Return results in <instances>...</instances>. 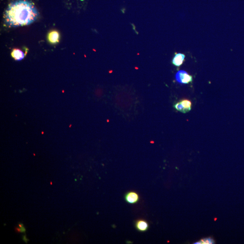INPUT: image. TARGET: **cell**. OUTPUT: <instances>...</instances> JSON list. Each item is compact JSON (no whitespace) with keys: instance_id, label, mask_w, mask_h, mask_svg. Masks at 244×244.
Wrapping results in <instances>:
<instances>
[{"instance_id":"4","label":"cell","mask_w":244,"mask_h":244,"mask_svg":"<svg viewBox=\"0 0 244 244\" xmlns=\"http://www.w3.org/2000/svg\"><path fill=\"white\" fill-rule=\"evenodd\" d=\"M125 199L128 203L135 204L137 203L139 200V196L137 193L134 191H130L125 194Z\"/></svg>"},{"instance_id":"6","label":"cell","mask_w":244,"mask_h":244,"mask_svg":"<svg viewBox=\"0 0 244 244\" xmlns=\"http://www.w3.org/2000/svg\"><path fill=\"white\" fill-rule=\"evenodd\" d=\"M185 55L178 53L176 54L172 59V64L176 66H180L182 64L185 59Z\"/></svg>"},{"instance_id":"14","label":"cell","mask_w":244,"mask_h":244,"mask_svg":"<svg viewBox=\"0 0 244 244\" xmlns=\"http://www.w3.org/2000/svg\"><path fill=\"white\" fill-rule=\"evenodd\" d=\"M50 184H51V185H52V184H53V183H52V182H50Z\"/></svg>"},{"instance_id":"9","label":"cell","mask_w":244,"mask_h":244,"mask_svg":"<svg viewBox=\"0 0 244 244\" xmlns=\"http://www.w3.org/2000/svg\"><path fill=\"white\" fill-rule=\"evenodd\" d=\"M215 243L213 239L211 237H208L206 238L202 239L201 240L194 243V244H213Z\"/></svg>"},{"instance_id":"5","label":"cell","mask_w":244,"mask_h":244,"mask_svg":"<svg viewBox=\"0 0 244 244\" xmlns=\"http://www.w3.org/2000/svg\"><path fill=\"white\" fill-rule=\"evenodd\" d=\"M135 227L138 231L145 232L149 228V224L144 220H138L135 223Z\"/></svg>"},{"instance_id":"10","label":"cell","mask_w":244,"mask_h":244,"mask_svg":"<svg viewBox=\"0 0 244 244\" xmlns=\"http://www.w3.org/2000/svg\"><path fill=\"white\" fill-rule=\"evenodd\" d=\"M15 230L16 233H22V230L21 228L19 227H16L15 228Z\"/></svg>"},{"instance_id":"8","label":"cell","mask_w":244,"mask_h":244,"mask_svg":"<svg viewBox=\"0 0 244 244\" xmlns=\"http://www.w3.org/2000/svg\"><path fill=\"white\" fill-rule=\"evenodd\" d=\"M11 55L16 60L20 61L24 58V54L18 49H14L11 53Z\"/></svg>"},{"instance_id":"12","label":"cell","mask_w":244,"mask_h":244,"mask_svg":"<svg viewBox=\"0 0 244 244\" xmlns=\"http://www.w3.org/2000/svg\"><path fill=\"white\" fill-rule=\"evenodd\" d=\"M21 229L22 230V233H25L26 231V228H24V227H22V228H21Z\"/></svg>"},{"instance_id":"13","label":"cell","mask_w":244,"mask_h":244,"mask_svg":"<svg viewBox=\"0 0 244 244\" xmlns=\"http://www.w3.org/2000/svg\"><path fill=\"white\" fill-rule=\"evenodd\" d=\"M18 226L20 228H22V227H24L23 224L21 223H19V224H18Z\"/></svg>"},{"instance_id":"3","label":"cell","mask_w":244,"mask_h":244,"mask_svg":"<svg viewBox=\"0 0 244 244\" xmlns=\"http://www.w3.org/2000/svg\"><path fill=\"white\" fill-rule=\"evenodd\" d=\"M191 102L188 100H184L177 103L174 106L177 111L181 112L183 113L188 112L191 109Z\"/></svg>"},{"instance_id":"1","label":"cell","mask_w":244,"mask_h":244,"mask_svg":"<svg viewBox=\"0 0 244 244\" xmlns=\"http://www.w3.org/2000/svg\"><path fill=\"white\" fill-rule=\"evenodd\" d=\"M39 16L33 3L26 0H17L11 2L6 10L5 22L11 27L28 26L36 21Z\"/></svg>"},{"instance_id":"2","label":"cell","mask_w":244,"mask_h":244,"mask_svg":"<svg viewBox=\"0 0 244 244\" xmlns=\"http://www.w3.org/2000/svg\"><path fill=\"white\" fill-rule=\"evenodd\" d=\"M175 77L176 81L181 84H188L193 81L192 76L185 71H179L177 72Z\"/></svg>"},{"instance_id":"11","label":"cell","mask_w":244,"mask_h":244,"mask_svg":"<svg viewBox=\"0 0 244 244\" xmlns=\"http://www.w3.org/2000/svg\"><path fill=\"white\" fill-rule=\"evenodd\" d=\"M23 240L24 241V242H26V243H27L28 241H29V240L27 238L26 235H24L23 236Z\"/></svg>"},{"instance_id":"7","label":"cell","mask_w":244,"mask_h":244,"mask_svg":"<svg viewBox=\"0 0 244 244\" xmlns=\"http://www.w3.org/2000/svg\"><path fill=\"white\" fill-rule=\"evenodd\" d=\"M49 40L52 44H56L59 41V34L56 31H53L49 34Z\"/></svg>"}]
</instances>
